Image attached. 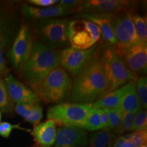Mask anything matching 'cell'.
Listing matches in <instances>:
<instances>
[{
  "instance_id": "obj_9",
  "label": "cell",
  "mask_w": 147,
  "mask_h": 147,
  "mask_svg": "<svg viewBox=\"0 0 147 147\" xmlns=\"http://www.w3.org/2000/svg\"><path fill=\"white\" fill-rule=\"evenodd\" d=\"M68 21L60 18L41 20L38 23V31L42 40L51 48L69 44L67 36Z\"/></svg>"
},
{
  "instance_id": "obj_36",
  "label": "cell",
  "mask_w": 147,
  "mask_h": 147,
  "mask_svg": "<svg viewBox=\"0 0 147 147\" xmlns=\"http://www.w3.org/2000/svg\"><path fill=\"white\" fill-rule=\"evenodd\" d=\"M121 147H136V146L131 142V140H128L125 141Z\"/></svg>"
},
{
  "instance_id": "obj_4",
  "label": "cell",
  "mask_w": 147,
  "mask_h": 147,
  "mask_svg": "<svg viewBox=\"0 0 147 147\" xmlns=\"http://www.w3.org/2000/svg\"><path fill=\"white\" fill-rule=\"evenodd\" d=\"M95 110L92 104L61 102L48 108L47 117L61 127H83L89 114Z\"/></svg>"
},
{
  "instance_id": "obj_33",
  "label": "cell",
  "mask_w": 147,
  "mask_h": 147,
  "mask_svg": "<svg viewBox=\"0 0 147 147\" xmlns=\"http://www.w3.org/2000/svg\"><path fill=\"white\" fill-rule=\"evenodd\" d=\"M30 4L38 5L42 8H48V7L53 6L55 3H59V0H29L27 1Z\"/></svg>"
},
{
  "instance_id": "obj_25",
  "label": "cell",
  "mask_w": 147,
  "mask_h": 147,
  "mask_svg": "<svg viewBox=\"0 0 147 147\" xmlns=\"http://www.w3.org/2000/svg\"><path fill=\"white\" fill-rule=\"evenodd\" d=\"M136 92L141 106L147 108V80L146 77H140L136 82Z\"/></svg>"
},
{
  "instance_id": "obj_6",
  "label": "cell",
  "mask_w": 147,
  "mask_h": 147,
  "mask_svg": "<svg viewBox=\"0 0 147 147\" xmlns=\"http://www.w3.org/2000/svg\"><path fill=\"white\" fill-rule=\"evenodd\" d=\"M67 36L71 49L82 51L93 47L100 40L101 32L94 23L80 18L68 22Z\"/></svg>"
},
{
  "instance_id": "obj_3",
  "label": "cell",
  "mask_w": 147,
  "mask_h": 147,
  "mask_svg": "<svg viewBox=\"0 0 147 147\" xmlns=\"http://www.w3.org/2000/svg\"><path fill=\"white\" fill-rule=\"evenodd\" d=\"M72 80L65 69L59 66L51 71L32 90L39 100L47 104H59L70 95Z\"/></svg>"
},
{
  "instance_id": "obj_20",
  "label": "cell",
  "mask_w": 147,
  "mask_h": 147,
  "mask_svg": "<svg viewBox=\"0 0 147 147\" xmlns=\"http://www.w3.org/2000/svg\"><path fill=\"white\" fill-rule=\"evenodd\" d=\"M115 137V134L108 129L95 131L89 136V147H107L112 144Z\"/></svg>"
},
{
  "instance_id": "obj_12",
  "label": "cell",
  "mask_w": 147,
  "mask_h": 147,
  "mask_svg": "<svg viewBox=\"0 0 147 147\" xmlns=\"http://www.w3.org/2000/svg\"><path fill=\"white\" fill-rule=\"evenodd\" d=\"M4 82L12 102L16 104H34L39 102V98L35 92L12 75L8 74L5 77Z\"/></svg>"
},
{
  "instance_id": "obj_40",
  "label": "cell",
  "mask_w": 147,
  "mask_h": 147,
  "mask_svg": "<svg viewBox=\"0 0 147 147\" xmlns=\"http://www.w3.org/2000/svg\"><path fill=\"white\" fill-rule=\"evenodd\" d=\"M107 147H113V144H110L108 145V146Z\"/></svg>"
},
{
  "instance_id": "obj_1",
  "label": "cell",
  "mask_w": 147,
  "mask_h": 147,
  "mask_svg": "<svg viewBox=\"0 0 147 147\" xmlns=\"http://www.w3.org/2000/svg\"><path fill=\"white\" fill-rule=\"evenodd\" d=\"M108 82L102 58L96 53L72 81L70 101L75 104H93L108 93Z\"/></svg>"
},
{
  "instance_id": "obj_8",
  "label": "cell",
  "mask_w": 147,
  "mask_h": 147,
  "mask_svg": "<svg viewBox=\"0 0 147 147\" xmlns=\"http://www.w3.org/2000/svg\"><path fill=\"white\" fill-rule=\"evenodd\" d=\"M33 42L30 29L23 25L18 31L8 56L12 66L19 71L28 61L32 53Z\"/></svg>"
},
{
  "instance_id": "obj_5",
  "label": "cell",
  "mask_w": 147,
  "mask_h": 147,
  "mask_svg": "<svg viewBox=\"0 0 147 147\" xmlns=\"http://www.w3.org/2000/svg\"><path fill=\"white\" fill-rule=\"evenodd\" d=\"M102 61L109 85L108 93L119 89L130 80H137V76L127 68L114 48L106 49L103 54Z\"/></svg>"
},
{
  "instance_id": "obj_22",
  "label": "cell",
  "mask_w": 147,
  "mask_h": 147,
  "mask_svg": "<svg viewBox=\"0 0 147 147\" xmlns=\"http://www.w3.org/2000/svg\"><path fill=\"white\" fill-rule=\"evenodd\" d=\"M12 109V102L9 96L4 80L0 79V112L11 113Z\"/></svg>"
},
{
  "instance_id": "obj_26",
  "label": "cell",
  "mask_w": 147,
  "mask_h": 147,
  "mask_svg": "<svg viewBox=\"0 0 147 147\" xmlns=\"http://www.w3.org/2000/svg\"><path fill=\"white\" fill-rule=\"evenodd\" d=\"M138 113V112H137ZM137 113H124L123 116L122 121L119 128V131H117L118 134H124L126 132H129L132 131V127H133L134 121L135 119L136 115Z\"/></svg>"
},
{
  "instance_id": "obj_27",
  "label": "cell",
  "mask_w": 147,
  "mask_h": 147,
  "mask_svg": "<svg viewBox=\"0 0 147 147\" xmlns=\"http://www.w3.org/2000/svg\"><path fill=\"white\" fill-rule=\"evenodd\" d=\"M147 128V113L144 110H141L136 115L132 131H143Z\"/></svg>"
},
{
  "instance_id": "obj_2",
  "label": "cell",
  "mask_w": 147,
  "mask_h": 147,
  "mask_svg": "<svg viewBox=\"0 0 147 147\" xmlns=\"http://www.w3.org/2000/svg\"><path fill=\"white\" fill-rule=\"evenodd\" d=\"M60 53L45 44L34 42L30 57L21 71L23 80L31 87L41 82L59 67Z\"/></svg>"
},
{
  "instance_id": "obj_39",
  "label": "cell",
  "mask_w": 147,
  "mask_h": 147,
  "mask_svg": "<svg viewBox=\"0 0 147 147\" xmlns=\"http://www.w3.org/2000/svg\"><path fill=\"white\" fill-rule=\"evenodd\" d=\"M31 147H40V146H38V145H36V144H35V145H34V146H31Z\"/></svg>"
},
{
  "instance_id": "obj_7",
  "label": "cell",
  "mask_w": 147,
  "mask_h": 147,
  "mask_svg": "<svg viewBox=\"0 0 147 147\" xmlns=\"http://www.w3.org/2000/svg\"><path fill=\"white\" fill-rule=\"evenodd\" d=\"M132 15L131 12L127 11L117 14L114 19L116 45L113 48L122 59L129 49L139 42Z\"/></svg>"
},
{
  "instance_id": "obj_14",
  "label": "cell",
  "mask_w": 147,
  "mask_h": 147,
  "mask_svg": "<svg viewBox=\"0 0 147 147\" xmlns=\"http://www.w3.org/2000/svg\"><path fill=\"white\" fill-rule=\"evenodd\" d=\"M123 59L125 64L135 76L140 73H146L147 66L146 44L138 42L133 46L124 55Z\"/></svg>"
},
{
  "instance_id": "obj_32",
  "label": "cell",
  "mask_w": 147,
  "mask_h": 147,
  "mask_svg": "<svg viewBox=\"0 0 147 147\" xmlns=\"http://www.w3.org/2000/svg\"><path fill=\"white\" fill-rule=\"evenodd\" d=\"M82 1H78V0H62L59 1L58 5L65 10L73 12L75 10H77Z\"/></svg>"
},
{
  "instance_id": "obj_23",
  "label": "cell",
  "mask_w": 147,
  "mask_h": 147,
  "mask_svg": "<svg viewBox=\"0 0 147 147\" xmlns=\"http://www.w3.org/2000/svg\"><path fill=\"white\" fill-rule=\"evenodd\" d=\"M108 129L115 130L117 132L120 128L123 113L119 108L108 109Z\"/></svg>"
},
{
  "instance_id": "obj_21",
  "label": "cell",
  "mask_w": 147,
  "mask_h": 147,
  "mask_svg": "<svg viewBox=\"0 0 147 147\" xmlns=\"http://www.w3.org/2000/svg\"><path fill=\"white\" fill-rule=\"evenodd\" d=\"M134 27L138 38V41L140 43L146 44L147 42V25L146 17L139 16L138 14L132 15Z\"/></svg>"
},
{
  "instance_id": "obj_38",
  "label": "cell",
  "mask_w": 147,
  "mask_h": 147,
  "mask_svg": "<svg viewBox=\"0 0 147 147\" xmlns=\"http://www.w3.org/2000/svg\"><path fill=\"white\" fill-rule=\"evenodd\" d=\"M139 147H147V144H145L142 145V146H139Z\"/></svg>"
},
{
  "instance_id": "obj_35",
  "label": "cell",
  "mask_w": 147,
  "mask_h": 147,
  "mask_svg": "<svg viewBox=\"0 0 147 147\" xmlns=\"http://www.w3.org/2000/svg\"><path fill=\"white\" fill-rule=\"evenodd\" d=\"M99 114L102 123V129H108V109H99Z\"/></svg>"
},
{
  "instance_id": "obj_28",
  "label": "cell",
  "mask_w": 147,
  "mask_h": 147,
  "mask_svg": "<svg viewBox=\"0 0 147 147\" xmlns=\"http://www.w3.org/2000/svg\"><path fill=\"white\" fill-rule=\"evenodd\" d=\"M42 117H43V109L39 104V103L38 102L35 104L34 108L33 110L32 114L25 121L29 122V123L34 125L35 126L40 123Z\"/></svg>"
},
{
  "instance_id": "obj_16",
  "label": "cell",
  "mask_w": 147,
  "mask_h": 147,
  "mask_svg": "<svg viewBox=\"0 0 147 147\" xmlns=\"http://www.w3.org/2000/svg\"><path fill=\"white\" fill-rule=\"evenodd\" d=\"M56 125V123L51 119L35 125L32 135L36 144L40 147H51L54 145L57 136Z\"/></svg>"
},
{
  "instance_id": "obj_15",
  "label": "cell",
  "mask_w": 147,
  "mask_h": 147,
  "mask_svg": "<svg viewBox=\"0 0 147 147\" xmlns=\"http://www.w3.org/2000/svg\"><path fill=\"white\" fill-rule=\"evenodd\" d=\"M21 11L24 16L32 19L45 20L59 16H63L72 13L59 5H53L48 8H37L24 3L21 6Z\"/></svg>"
},
{
  "instance_id": "obj_37",
  "label": "cell",
  "mask_w": 147,
  "mask_h": 147,
  "mask_svg": "<svg viewBox=\"0 0 147 147\" xmlns=\"http://www.w3.org/2000/svg\"><path fill=\"white\" fill-rule=\"evenodd\" d=\"M1 117H2V114H1V112H0V123L1 122Z\"/></svg>"
},
{
  "instance_id": "obj_11",
  "label": "cell",
  "mask_w": 147,
  "mask_h": 147,
  "mask_svg": "<svg viewBox=\"0 0 147 147\" xmlns=\"http://www.w3.org/2000/svg\"><path fill=\"white\" fill-rule=\"evenodd\" d=\"M96 49L94 47L82 51L67 48L61 51L59 65L75 76L87 65L96 53Z\"/></svg>"
},
{
  "instance_id": "obj_34",
  "label": "cell",
  "mask_w": 147,
  "mask_h": 147,
  "mask_svg": "<svg viewBox=\"0 0 147 147\" xmlns=\"http://www.w3.org/2000/svg\"><path fill=\"white\" fill-rule=\"evenodd\" d=\"M8 71V69L6 67V63L3 57V45L1 38L0 37V74H5Z\"/></svg>"
},
{
  "instance_id": "obj_17",
  "label": "cell",
  "mask_w": 147,
  "mask_h": 147,
  "mask_svg": "<svg viewBox=\"0 0 147 147\" xmlns=\"http://www.w3.org/2000/svg\"><path fill=\"white\" fill-rule=\"evenodd\" d=\"M117 14H82V18L87 19L94 23L100 29L101 36L110 45H116V39L114 32L113 22Z\"/></svg>"
},
{
  "instance_id": "obj_31",
  "label": "cell",
  "mask_w": 147,
  "mask_h": 147,
  "mask_svg": "<svg viewBox=\"0 0 147 147\" xmlns=\"http://www.w3.org/2000/svg\"><path fill=\"white\" fill-rule=\"evenodd\" d=\"M134 143L136 147H139L142 145L146 144L147 140V132L146 130L143 131H134L132 133L131 138L130 139Z\"/></svg>"
},
{
  "instance_id": "obj_19",
  "label": "cell",
  "mask_w": 147,
  "mask_h": 147,
  "mask_svg": "<svg viewBox=\"0 0 147 147\" xmlns=\"http://www.w3.org/2000/svg\"><path fill=\"white\" fill-rule=\"evenodd\" d=\"M119 108L123 113H137L142 110L140 102L136 92V81H134L127 92L123 100L121 101Z\"/></svg>"
},
{
  "instance_id": "obj_18",
  "label": "cell",
  "mask_w": 147,
  "mask_h": 147,
  "mask_svg": "<svg viewBox=\"0 0 147 147\" xmlns=\"http://www.w3.org/2000/svg\"><path fill=\"white\" fill-rule=\"evenodd\" d=\"M134 81L136 80H130L119 89L106 93L105 95L98 99L96 102L93 103L92 106L95 109H112L119 108L121 101L123 100L127 92L130 89Z\"/></svg>"
},
{
  "instance_id": "obj_24",
  "label": "cell",
  "mask_w": 147,
  "mask_h": 147,
  "mask_svg": "<svg viewBox=\"0 0 147 147\" xmlns=\"http://www.w3.org/2000/svg\"><path fill=\"white\" fill-rule=\"evenodd\" d=\"M84 130L87 129L90 131H95L102 129V123H101L99 109H95L89 114L83 125Z\"/></svg>"
},
{
  "instance_id": "obj_29",
  "label": "cell",
  "mask_w": 147,
  "mask_h": 147,
  "mask_svg": "<svg viewBox=\"0 0 147 147\" xmlns=\"http://www.w3.org/2000/svg\"><path fill=\"white\" fill-rule=\"evenodd\" d=\"M36 104V103H34V104H16L14 110L18 115L21 116L24 119V120H25L32 114Z\"/></svg>"
},
{
  "instance_id": "obj_13",
  "label": "cell",
  "mask_w": 147,
  "mask_h": 147,
  "mask_svg": "<svg viewBox=\"0 0 147 147\" xmlns=\"http://www.w3.org/2000/svg\"><path fill=\"white\" fill-rule=\"evenodd\" d=\"M87 142V133L84 129L60 127L57 131L55 147H84Z\"/></svg>"
},
{
  "instance_id": "obj_30",
  "label": "cell",
  "mask_w": 147,
  "mask_h": 147,
  "mask_svg": "<svg viewBox=\"0 0 147 147\" xmlns=\"http://www.w3.org/2000/svg\"><path fill=\"white\" fill-rule=\"evenodd\" d=\"M14 129H21L23 130H27L21 127L18 125H12L7 121H3V122L0 123V136L8 138ZM27 131H29V130H27Z\"/></svg>"
},
{
  "instance_id": "obj_10",
  "label": "cell",
  "mask_w": 147,
  "mask_h": 147,
  "mask_svg": "<svg viewBox=\"0 0 147 147\" xmlns=\"http://www.w3.org/2000/svg\"><path fill=\"white\" fill-rule=\"evenodd\" d=\"M134 1L125 0H89L83 1L76 11L83 14H117L133 9Z\"/></svg>"
}]
</instances>
